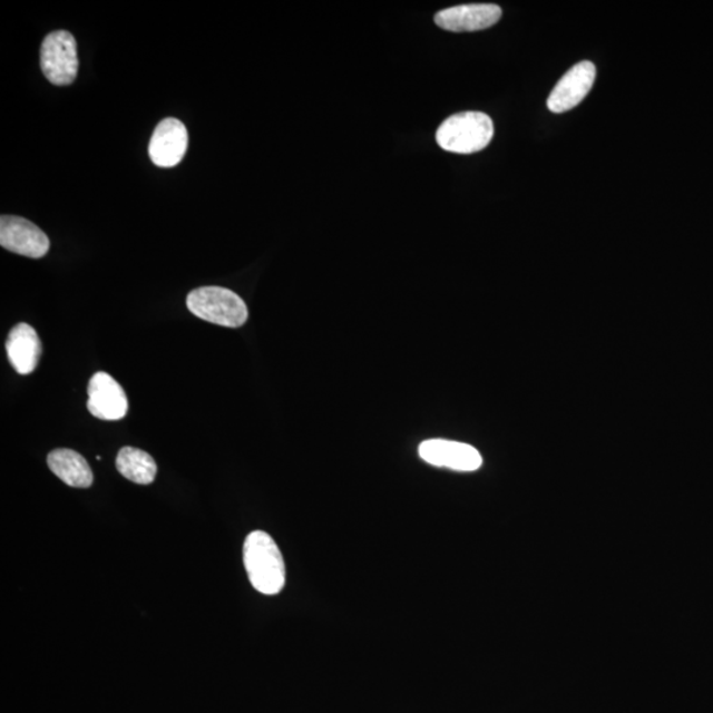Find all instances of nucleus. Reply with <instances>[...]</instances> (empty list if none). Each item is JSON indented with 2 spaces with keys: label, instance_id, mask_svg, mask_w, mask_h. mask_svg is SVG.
Listing matches in <instances>:
<instances>
[{
  "label": "nucleus",
  "instance_id": "obj_7",
  "mask_svg": "<svg viewBox=\"0 0 713 713\" xmlns=\"http://www.w3.org/2000/svg\"><path fill=\"white\" fill-rule=\"evenodd\" d=\"M596 78V67L594 62L582 61L570 68L563 76L550 97L547 99V107L553 113H566L579 105L588 96L594 87Z\"/></svg>",
  "mask_w": 713,
  "mask_h": 713
},
{
  "label": "nucleus",
  "instance_id": "obj_9",
  "mask_svg": "<svg viewBox=\"0 0 713 713\" xmlns=\"http://www.w3.org/2000/svg\"><path fill=\"white\" fill-rule=\"evenodd\" d=\"M88 410L102 420H120L126 417V392L110 374L98 372L91 377L88 388Z\"/></svg>",
  "mask_w": 713,
  "mask_h": 713
},
{
  "label": "nucleus",
  "instance_id": "obj_11",
  "mask_svg": "<svg viewBox=\"0 0 713 713\" xmlns=\"http://www.w3.org/2000/svg\"><path fill=\"white\" fill-rule=\"evenodd\" d=\"M7 356L16 372L28 375L39 365L42 352L38 332L30 324L20 323L12 328L6 341Z\"/></svg>",
  "mask_w": 713,
  "mask_h": 713
},
{
  "label": "nucleus",
  "instance_id": "obj_2",
  "mask_svg": "<svg viewBox=\"0 0 713 713\" xmlns=\"http://www.w3.org/2000/svg\"><path fill=\"white\" fill-rule=\"evenodd\" d=\"M494 137V120L480 111L455 114L440 125L437 133L438 145L445 152L463 155L481 152Z\"/></svg>",
  "mask_w": 713,
  "mask_h": 713
},
{
  "label": "nucleus",
  "instance_id": "obj_4",
  "mask_svg": "<svg viewBox=\"0 0 713 713\" xmlns=\"http://www.w3.org/2000/svg\"><path fill=\"white\" fill-rule=\"evenodd\" d=\"M40 66L47 80L57 87L74 84L78 74L77 42L68 31H55L42 41Z\"/></svg>",
  "mask_w": 713,
  "mask_h": 713
},
{
  "label": "nucleus",
  "instance_id": "obj_1",
  "mask_svg": "<svg viewBox=\"0 0 713 713\" xmlns=\"http://www.w3.org/2000/svg\"><path fill=\"white\" fill-rule=\"evenodd\" d=\"M244 563L250 583L263 595H277L284 588L285 566L280 547L265 531L247 535Z\"/></svg>",
  "mask_w": 713,
  "mask_h": 713
},
{
  "label": "nucleus",
  "instance_id": "obj_5",
  "mask_svg": "<svg viewBox=\"0 0 713 713\" xmlns=\"http://www.w3.org/2000/svg\"><path fill=\"white\" fill-rule=\"evenodd\" d=\"M0 245L11 253L39 260L49 252L51 242L48 235L31 221L18 216H2Z\"/></svg>",
  "mask_w": 713,
  "mask_h": 713
},
{
  "label": "nucleus",
  "instance_id": "obj_10",
  "mask_svg": "<svg viewBox=\"0 0 713 713\" xmlns=\"http://www.w3.org/2000/svg\"><path fill=\"white\" fill-rule=\"evenodd\" d=\"M501 17V7L497 4H463L438 12L434 23L446 31L475 32L495 26Z\"/></svg>",
  "mask_w": 713,
  "mask_h": 713
},
{
  "label": "nucleus",
  "instance_id": "obj_6",
  "mask_svg": "<svg viewBox=\"0 0 713 713\" xmlns=\"http://www.w3.org/2000/svg\"><path fill=\"white\" fill-rule=\"evenodd\" d=\"M419 455L431 466L460 470V472H473L482 466L480 452L475 447L459 443V441L426 440L419 447Z\"/></svg>",
  "mask_w": 713,
  "mask_h": 713
},
{
  "label": "nucleus",
  "instance_id": "obj_8",
  "mask_svg": "<svg viewBox=\"0 0 713 713\" xmlns=\"http://www.w3.org/2000/svg\"><path fill=\"white\" fill-rule=\"evenodd\" d=\"M187 149V127L178 119L167 118L156 126L148 153L155 166L170 168L183 160Z\"/></svg>",
  "mask_w": 713,
  "mask_h": 713
},
{
  "label": "nucleus",
  "instance_id": "obj_3",
  "mask_svg": "<svg viewBox=\"0 0 713 713\" xmlns=\"http://www.w3.org/2000/svg\"><path fill=\"white\" fill-rule=\"evenodd\" d=\"M188 310L208 323L240 328L248 319L246 303L235 292L223 287H202L187 297Z\"/></svg>",
  "mask_w": 713,
  "mask_h": 713
},
{
  "label": "nucleus",
  "instance_id": "obj_13",
  "mask_svg": "<svg viewBox=\"0 0 713 713\" xmlns=\"http://www.w3.org/2000/svg\"><path fill=\"white\" fill-rule=\"evenodd\" d=\"M116 466L118 472L130 480L139 485H149L155 481L156 467L155 460L147 452L141 449L125 447L120 449Z\"/></svg>",
  "mask_w": 713,
  "mask_h": 713
},
{
  "label": "nucleus",
  "instance_id": "obj_12",
  "mask_svg": "<svg viewBox=\"0 0 713 713\" xmlns=\"http://www.w3.org/2000/svg\"><path fill=\"white\" fill-rule=\"evenodd\" d=\"M48 467L71 488L87 489L92 484V472L84 456L74 449H55L48 455Z\"/></svg>",
  "mask_w": 713,
  "mask_h": 713
}]
</instances>
